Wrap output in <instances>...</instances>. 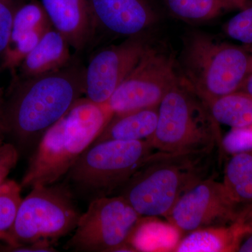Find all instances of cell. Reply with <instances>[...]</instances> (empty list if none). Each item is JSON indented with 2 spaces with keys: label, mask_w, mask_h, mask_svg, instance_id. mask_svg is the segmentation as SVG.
Listing matches in <instances>:
<instances>
[{
  "label": "cell",
  "mask_w": 252,
  "mask_h": 252,
  "mask_svg": "<svg viewBox=\"0 0 252 252\" xmlns=\"http://www.w3.org/2000/svg\"><path fill=\"white\" fill-rule=\"evenodd\" d=\"M84 93V74L69 71L26 78L15 84L0 108V130L20 147L41 138Z\"/></svg>",
  "instance_id": "cell-1"
},
{
  "label": "cell",
  "mask_w": 252,
  "mask_h": 252,
  "mask_svg": "<svg viewBox=\"0 0 252 252\" xmlns=\"http://www.w3.org/2000/svg\"><path fill=\"white\" fill-rule=\"evenodd\" d=\"M113 112L106 103L78 99L41 136L21 180L22 189L57 183L94 143Z\"/></svg>",
  "instance_id": "cell-2"
},
{
  "label": "cell",
  "mask_w": 252,
  "mask_h": 252,
  "mask_svg": "<svg viewBox=\"0 0 252 252\" xmlns=\"http://www.w3.org/2000/svg\"><path fill=\"white\" fill-rule=\"evenodd\" d=\"M214 153V152H213ZM213 153L154 152L119 191L143 217H166L179 199L212 175Z\"/></svg>",
  "instance_id": "cell-3"
},
{
  "label": "cell",
  "mask_w": 252,
  "mask_h": 252,
  "mask_svg": "<svg viewBox=\"0 0 252 252\" xmlns=\"http://www.w3.org/2000/svg\"><path fill=\"white\" fill-rule=\"evenodd\" d=\"M221 140L207 104L180 77L159 104L157 129L146 140L159 152L213 153Z\"/></svg>",
  "instance_id": "cell-4"
},
{
  "label": "cell",
  "mask_w": 252,
  "mask_h": 252,
  "mask_svg": "<svg viewBox=\"0 0 252 252\" xmlns=\"http://www.w3.org/2000/svg\"><path fill=\"white\" fill-rule=\"evenodd\" d=\"M179 75L204 102L239 91L250 74V56L243 48L191 32L185 36Z\"/></svg>",
  "instance_id": "cell-5"
},
{
  "label": "cell",
  "mask_w": 252,
  "mask_h": 252,
  "mask_svg": "<svg viewBox=\"0 0 252 252\" xmlns=\"http://www.w3.org/2000/svg\"><path fill=\"white\" fill-rule=\"evenodd\" d=\"M147 140H109L91 144L66 174L74 197L90 203L119 191L155 152Z\"/></svg>",
  "instance_id": "cell-6"
},
{
  "label": "cell",
  "mask_w": 252,
  "mask_h": 252,
  "mask_svg": "<svg viewBox=\"0 0 252 252\" xmlns=\"http://www.w3.org/2000/svg\"><path fill=\"white\" fill-rule=\"evenodd\" d=\"M81 215L65 184L36 186L23 199L1 250L39 242L51 243L74 231Z\"/></svg>",
  "instance_id": "cell-7"
},
{
  "label": "cell",
  "mask_w": 252,
  "mask_h": 252,
  "mask_svg": "<svg viewBox=\"0 0 252 252\" xmlns=\"http://www.w3.org/2000/svg\"><path fill=\"white\" fill-rule=\"evenodd\" d=\"M142 217L122 195L94 199L66 244L73 252H132L129 240Z\"/></svg>",
  "instance_id": "cell-8"
},
{
  "label": "cell",
  "mask_w": 252,
  "mask_h": 252,
  "mask_svg": "<svg viewBox=\"0 0 252 252\" xmlns=\"http://www.w3.org/2000/svg\"><path fill=\"white\" fill-rule=\"evenodd\" d=\"M179 77L171 55L150 46L106 104L113 114L157 107Z\"/></svg>",
  "instance_id": "cell-9"
},
{
  "label": "cell",
  "mask_w": 252,
  "mask_h": 252,
  "mask_svg": "<svg viewBox=\"0 0 252 252\" xmlns=\"http://www.w3.org/2000/svg\"><path fill=\"white\" fill-rule=\"evenodd\" d=\"M235 203L223 182L213 177L199 182L182 195L165 217L181 233L232 224L243 207Z\"/></svg>",
  "instance_id": "cell-10"
},
{
  "label": "cell",
  "mask_w": 252,
  "mask_h": 252,
  "mask_svg": "<svg viewBox=\"0 0 252 252\" xmlns=\"http://www.w3.org/2000/svg\"><path fill=\"white\" fill-rule=\"evenodd\" d=\"M149 47L147 41L132 36L94 55L84 73L86 98L106 103Z\"/></svg>",
  "instance_id": "cell-11"
},
{
  "label": "cell",
  "mask_w": 252,
  "mask_h": 252,
  "mask_svg": "<svg viewBox=\"0 0 252 252\" xmlns=\"http://www.w3.org/2000/svg\"><path fill=\"white\" fill-rule=\"evenodd\" d=\"M93 16L108 31L136 36L157 21L148 0H89Z\"/></svg>",
  "instance_id": "cell-12"
},
{
  "label": "cell",
  "mask_w": 252,
  "mask_h": 252,
  "mask_svg": "<svg viewBox=\"0 0 252 252\" xmlns=\"http://www.w3.org/2000/svg\"><path fill=\"white\" fill-rule=\"evenodd\" d=\"M53 26L40 2L27 3L18 7L13 21L9 42L2 53L3 66L14 69L37 45Z\"/></svg>",
  "instance_id": "cell-13"
},
{
  "label": "cell",
  "mask_w": 252,
  "mask_h": 252,
  "mask_svg": "<svg viewBox=\"0 0 252 252\" xmlns=\"http://www.w3.org/2000/svg\"><path fill=\"white\" fill-rule=\"evenodd\" d=\"M53 28L74 49L85 46L91 34L94 16L89 0H40Z\"/></svg>",
  "instance_id": "cell-14"
},
{
  "label": "cell",
  "mask_w": 252,
  "mask_h": 252,
  "mask_svg": "<svg viewBox=\"0 0 252 252\" xmlns=\"http://www.w3.org/2000/svg\"><path fill=\"white\" fill-rule=\"evenodd\" d=\"M250 232L238 220L230 225L200 228L181 239L173 252H238L244 237Z\"/></svg>",
  "instance_id": "cell-15"
},
{
  "label": "cell",
  "mask_w": 252,
  "mask_h": 252,
  "mask_svg": "<svg viewBox=\"0 0 252 252\" xmlns=\"http://www.w3.org/2000/svg\"><path fill=\"white\" fill-rule=\"evenodd\" d=\"M158 121V106L114 114L94 143L147 140L155 132Z\"/></svg>",
  "instance_id": "cell-16"
},
{
  "label": "cell",
  "mask_w": 252,
  "mask_h": 252,
  "mask_svg": "<svg viewBox=\"0 0 252 252\" xmlns=\"http://www.w3.org/2000/svg\"><path fill=\"white\" fill-rule=\"evenodd\" d=\"M69 46L59 31L50 30L23 61V75L35 77L60 70L70 58Z\"/></svg>",
  "instance_id": "cell-17"
},
{
  "label": "cell",
  "mask_w": 252,
  "mask_h": 252,
  "mask_svg": "<svg viewBox=\"0 0 252 252\" xmlns=\"http://www.w3.org/2000/svg\"><path fill=\"white\" fill-rule=\"evenodd\" d=\"M142 217L129 240L132 252H173L180 242V230L170 223Z\"/></svg>",
  "instance_id": "cell-18"
},
{
  "label": "cell",
  "mask_w": 252,
  "mask_h": 252,
  "mask_svg": "<svg viewBox=\"0 0 252 252\" xmlns=\"http://www.w3.org/2000/svg\"><path fill=\"white\" fill-rule=\"evenodd\" d=\"M170 13L179 19L203 22L227 11L243 9L249 0H162Z\"/></svg>",
  "instance_id": "cell-19"
},
{
  "label": "cell",
  "mask_w": 252,
  "mask_h": 252,
  "mask_svg": "<svg viewBox=\"0 0 252 252\" xmlns=\"http://www.w3.org/2000/svg\"><path fill=\"white\" fill-rule=\"evenodd\" d=\"M219 124L230 127L252 126V95L235 91L205 102Z\"/></svg>",
  "instance_id": "cell-20"
},
{
  "label": "cell",
  "mask_w": 252,
  "mask_h": 252,
  "mask_svg": "<svg viewBox=\"0 0 252 252\" xmlns=\"http://www.w3.org/2000/svg\"><path fill=\"white\" fill-rule=\"evenodd\" d=\"M223 183L235 203L244 206L252 203V149L232 156Z\"/></svg>",
  "instance_id": "cell-21"
},
{
  "label": "cell",
  "mask_w": 252,
  "mask_h": 252,
  "mask_svg": "<svg viewBox=\"0 0 252 252\" xmlns=\"http://www.w3.org/2000/svg\"><path fill=\"white\" fill-rule=\"evenodd\" d=\"M22 187L14 180L0 184V242L7 243V235L14 224L23 199Z\"/></svg>",
  "instance_id": "cell-22"
},
{
  "label": "cell",
  "mask_w": 252,
  "mask_h": 252,
  "mask_svg": "<svg viewBox=\"0 0 252 252\" xmlns=\"http://www.w3.org/2000/svg\"><path fill=\"white\" fill-rule=\"evenodd\" d=\"M227 35L245 44L252 45V5L240 9L224 27Z\"/></svg>",
  "instance_id": "cell-23"
},
{
  "label": "cell",
  "mask_w": 252,
  "mask_h": 252,
  "mask_svg": "<svg viewBox=\"0 0 252 252\" xmlns=\"http://www.w3.org/2000/svg\"><path fill=\"white\" fill-rule=\"evenodd\" d=\"M252 149V126L231 127L222 137L220 150L230 156L235 155Z\"/></svg>",
  "instance_id": "cell-24"
},
{
  "label": "cell",
  "mask_w": 252,
  "mask_h": 252,
  "mask_svg": "<svg viewBox=\"0 0 252 252\" xmlns=\"http://www.w3.org/2000/svg\"><path fill=\"white\" fill-rule=\"evenodd\" d=\"M18 7L16 0H0V54L9 42L15 14Z\"/></svg>",
  "instance_id": "cell-25"
},
{
  "label": "cell",
  "mask_w": 252,
  "mask_h": 252,
  "mask_svg": "<svg viewBox=\"0 0 252 252\" xmlns=\"http://www.w3.org/2000/svg\"><path fill=\"white\" fill-rule=\"evenodd\" d=\"M18 158V149L14 144L3 142L0 145V184L6 180L10 172L16 166Z\"/></svg>",
  "instance_id": "cell-26"
},
{
  "label": "cell",
  "mask_w": 252,
  "mask_h": 252,
  "mask_svg": "<svg viewBox=\"0 0 252 252\" xmlns=\"http://www.w3.org/2000/svg\"><path fill=\"white\" fill-rule=\"evenodd\" d=\"M238 220L245 226L248 227L250 232L252 231V203L245 205L239 215Z\"/></svg>",
  "instance_id": "cell-27"
},
{
  "label": "cell",
  "mask_w": 252,
  "mask_h": 252,
  "mask_svg": "<svg viewBox=\"0 0 252 252\" xmlns=\"http://www.w3.org/2000/svg\"><path fill=\"white\" fill-rule=\"evenodd\" d=\"M238 252H252V231L248 233L242 240Z\"/></svg>",
  "instance_id": "cell-28"
},
{
  "label": "cell",
  "mask_w": 252,
  "mask_h": 252,
  "mask_svg": "<svg viewBox=\"0 0 252 252\" xmlns=\"http://www.w3.org/2000/svg\"><path fill=\"white\" fill-rule=\"evenodd\" d=\"M239 91H243L252 95V74H249Z\"/></svg>",
  "instance_id": "cell-29"
},
{
  "label": "cell",
  "mask_w": 252,
  "mask_h": 252,
  "mask_svg": "<svg viewBox=\"0 0 252 252\" xmlns=\"http://www.w3.org/2000/svg\"><path fill=\"white\" fill-rule=\"evenodd\" d=\"M4 94H3V91L1 90V86H0V108H1L3 102H4Z\"/></svg>",
  "instance_id": "cell-30"
},
{
  "label": "cell",
  "mask_w": 252,
  "mask_h": 252,
  "mask_svg": "<svg viewBox=\"0 0 252 252\" xmlns=\"http://www.w3.org/2000/svg\"><path fill=\"white\" fill-rule=\"evenodd\" d=\"M4 135H3V133L2 132H1V131L0 130V145H1V144L3 143V141H4Z\"/></svg>",
  "instance_id": "cell-31"
},
{
  "label": "cell",
  "mask_w": 252,
  "mask_h": 252,
  "mask_svg": "<svg viewBox=\"0 0 252 252\" xmlns=\"http://www.w3.org/2000/svg\"><path fill=\"white\" fill-rule=\"evenodd\" d=\"M250 74H252V56H250Z\"/></svg>",
  "instance_id": "cell-32"
}]
</instances>
